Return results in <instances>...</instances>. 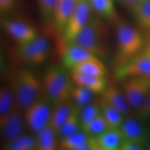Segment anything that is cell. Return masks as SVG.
<instances>
[{
	"label": "cell",
	"instance_id": "cell-26",
	"mask_svg": "<svg viewBox=\"0 0 150 150\" xmlns=\"http://www.w3.org/2000/svg\"><path fill=\"white\" fill-rule=\"evenodd\" d=\"M110 129L102 114L81 125V129L91 138H97Z\"/></svg>",
	"mask_w": 150,
	"mask_h": 150
},
{
	"label": "cell",
	"instance_id": "cell-29",
	"mask_svg": "<svg viewBox=\"0 0 150 150\" xmlns=\"http://www.w3.org/2000/svg\"><path fill=\"white\" fill-rule=\"evenodd\" d=\"M16 106V97L11 87H1L0 89V117L8 114Z\"/></svg>",
	"mask_w": 150,
	"mask_h": 150
},
{
	"label": "cell",
	"instance_id": "cell-35",
	"mask_svg": "<svg viewBox=\"0 0 150 150\" xmlns=\"http://www.w3.org/2000/svg\"><path fill=\"white\" fill-rule=\"evenodd\" d=\"M141 1H142V0H122V2L125 3L127 6L132 8L133 7H134L135 6L140 3Z\"/></svg>",
	"mask_w": 150,
	"mask_h": 150
},
{
	"label": "cell",
	"instance_id": "cell-9",
	"mask_svg": "<svg viewBox=\"0 0 150 150\" xmlns=\"http://www.w3.org/2000/svg\"><path fill=\"white\" fill-rule=\"evenodd\" d=\"M120 80L134 76L150 77V47L145 46L141 52L115 70Z\"/></svg>",
	"mask_w": 150,
	"mask_h": 150
},
{
	"label": "cell",
	"instance_id": "cell-2",
	"mask_svg": "<svg viewBox=\"0 0 150 150\" xmlns=\"http://www.w3.org/2000/svg\"><path fill=\"white\" fill-rule=\"evenodd\" d=\"M117 53L115 61V70L122 66L145 47V40L140 31L125 22H116Z\"/></svg>",
	"mask_w": 150,
	"mask_h": 150
},
{
	"label": "cell",
	"instance_id": "cell-36",
	"mask_svg": "<svg viewBox=\"0 0 150 150\" xmlns=\"http://www.w3.org/2000/svg\"><path fill=\"white\" fill-rule=\"evenodd\" d=\"M145 147H146V149H149V150H150V140H149V141L147 142V143L146 144Z\"/></svg>",
	"mask_w": 150,
	"mask_h": 150
},
{
	"label": "cell",
	"instance_id": "cell-8",
	"mask_svg": "<svg viewBox=\"0 0 150 150\" xmlns=\"http://www.w3.org/2000/svg\"><path fill=\"white\" fill-rule=\"evenodd\" d=\"M122 90L131 108L138 110L150 92V77L134 76L124 79Z\"/></svg>",
	"mask_w": 150,
	"mask_h": 150
},
{
	"label": "cell",
	"instance_id": "cell-38",
	"mask_svg": "<svg viewBox=\"0 0 150 150\" xmlns=\"http://www.w3.org/2000/svg\"><path fill=\"white\" fill-rule=\"evenodd\" d=\"M148 45H149V47H150V40H149V44H148Z\"/></svg>",
	"mask_w": 150,
	"mask_h": 150
},
{
	"label": "cell",
	"instance_id": "cell-23",
	"mask_svg": "<svg viewBox=\"0 0 150 150\" xmlns=\"http://www.w3.org/2000/svg\"><path fill=\"white\" fill-rule=\"evenodd\" d=\"M4 149L8 150L38 149L36 137L24 133L15 139L4 144Z\"/></svg>",
	"mask_w": 150,
	"mask_h": 150
},
{
	"label": "cell",
	"instance_id": "cell-15",
	"mask_svg": "<svg viewBox=\"0 0 150 150\" xmlns=\"http://www.w3.org/2000/svg\"><path fill=\"white\" fill-rule=\"evenodd\" d=\"M78 1L79 0H58L53 25L56 31L61 35Z\"/></svg>",
	"mask_w": 150,
	"mask_h": 150
},
{
	"label": "cell",
	"instance_id": "cell-14",
	"mask_svg": "<svg viewBox=\"0 0 150 150\" xmlns=\"http://www.w3.org/2000/svg\"><path fill=\"white\" fill-rule=\"evenodd\" d=\"M100 97L122 113L125 117L129 115L131 106L122 90L115 86H106L100 93Z\"/></svg>",
	"mask_w": 150,
	"mask_h": 150
},
{
	"label": "cell",
	"instance_id": "cell-32",
	"mask_svg": "<svg viewBox=\"0 0 150 150\" xmlns=\"http://www.w3.org/2000/svg\"><path fill=\"white\" fill-rule=\"evenodd\" d=\"M137 117L142 120H150V92L142 106L136 110Z\"/></svg>",
	"mask_w": 150,
	"mask_h": 150
},
{
	"label": "cell",
	"instance_id": "cell-22",
	"mask_svg": "<svg viewBox=\"0 0 150 150\" xmlns=\"http://www.w3.org/2000/svg\"><path fill=\"white\" fill-rule=\"evenodd\" d=\"M101 108V114L108 123L110 129H120L125 116L121 112L99 97L97 100Z\"/></svg>",
	"mask_w": 150,
	"mask_h": 150
},
{
	"label": "cell",
	"instance_id": "cell-28",
	"mask_svg": "<svg viewBox=\"0 0 150 150\" xmlns=\"http://www.w3.org/2000/svg\"><path fill=\"white\" fill-rule=\"evenodd\" d=\"M90 138L91 137L81 129L74 134L60 139L59 140V149L62 150H77L78 147Z\"/></svg>",
	"mask_w": 150,
	"mask_h": 150
},
{
	"label": "cell",
	"instance_id": "cell-33",
	"mask_svg": "<svg viewBox=\"0 0 150 150\" xmlns=\"http://www.w3.org/2000/svg\"><path fill=\"white\" fill-rule=\"evenodd\" d=\"M18 0H0V13L1 15L8 13L13 10Z\"/></svg>",
	"mask_w": 150,
	"mask_h": 150
},
{
	"label": "cell",
	"instance_id": "cell-24",
	"mask_svg": "<svg viewBox=\"0 0 150 150\" xmlns=\"http://www.w3.org/2000/svg\"><path fill=\"white\" fill-rule=\"evenodd\" d=\"M81 130V122L79 117V107L76 106L68 119L59 129L58 136L60 140L74 134Z\"/></svg>",
	"mask_w": 150,
	"mask_h": 150
},
{
	"label": "cell",
	"instance_id": "cell-6",
	"mask_svg": "<svg viewBox=\"0 0 150 150\" xmlns=\"http://www.w3.org/2000/svg\"><path fill=\"white\" fill-rule=\"evenodd\" d=\"M50 43L47 38L38 36L30 42L18 45L17 53L19 59L32 66L42 65L47 60Z\"/></svg>",
	"mask_w": 150,
	"mask_h": 150
},
{
	"label": "cell",
	"instance_id": "cell-31",
	"mask_svg": "<svg viewBox=\"0 0 150 150\" xmlns=\"http://www.w3.org/2000/svg\"><path fill=\"white\" fill-rule=\"evenodd\" d=\"M100 114L101 108L97 101H93L83 107L79 108V117L81 125L96 117Z\"/></svg>",
	"mask_w": 150,
	"mask_h": 150
},
{
	"label": "cell",
	"instance_id": "cell-12",
	"mask_svg": "<svg viewBox=\"0 0 150 150\" xmlns=\"http://www.w3.org/2000/svg\"><path fill=\"white\" fill-rule=\"evenodd\" d=\"M1 27L18 45L30 42L38 36L34 28L21 21L4 19L1 20Z\"/></svg>",
	"mask_w": 150,
	"mask_h": 150
},
{
	"label": "cell",
	"instance_id": "cell-4",
	"mask_svg": "<svg viewBox=\"0 0 150 150\" xmlns=\"http://www.w3.org/2000/svg\"><path fill=\"white\" fill-rule=\"evenodd\" d=\"M67 70L63 65H52L43 76V94L52 104L71 98L74 83Z\"/></svg>",
	"mask_w": 150,
	"mask_h": 150
},
{
	"label": "cell",
	"instance_id": "cell-11",
	"mask_svg": "<svg viewBox=\"0 0 150 150\" xmlns=\"http://www.w3.org/2000/svg\"><path fill=\"white\" fill-rule=\"evenodd\" d=\"M142 122L138 117H125L119 129L123 139L138 142L145 147L150 140V127Z\"/></svg>",
	"mask_w": 150,
	"mask_h": 150
},
{
	"label": "cell",
	"instance_id": "cell-34",
	"mask_svg": "<svg viewBox=\"0 0 150 150\" xmlns=\"http://www.w3.org/2000/svg\"><path fill=\"white\" fill-rule=\"evenodd\" d=\"M145 146L138 142L123 139L120 146V150H141L145 149Z\"/></svg>",
	"mask_w": 150,
	"mask_h": 150
},
{
	"label": "cell",
	"instance_id": "cell-20",
	"mask_svg": "<svg viewBox=\"0 0 150 150\" xmlns=\"http://www.w3.org/2000/svg\"><path fill=\"white\" fill-rule=\"evenodd\" d=\"M92 11L103 19L115 22L118 20L114 0H88Z\"/></svg>",
	"mask_w": 150,
	"mask_h": 150
},
{
	"label": "cell",
	"instance_id": "cell-27",
	"mask_svg": "<svg viewBox=\"0 0 150 150\" xmlns=\"http://www.w3.org/2000/svg\"><path fill=\"white\" fill-rule=\"evenodd\" d=\"M41 20L45 26L53 24L58 0H36Z\"/></svg>",
	"mask_w": 150,
	"mask_h": 150
},
{
	"label": "cell",
	"instance_id": "cell-16",
	"mask_svg": "<svg viewBox=\"0 0 150 150\" xmlns=\"http://www.w3.org/2000/svg\"><path fill=\"white\" fill-rule=\"evenodd\" d=\"M75 106L76 105L71 98L52 104L50 124L57 132L72 114Z\"/></svg>",
	"mask_w": 150,
	"mask_h": 150
},
{
	"label": "cell",
	"instance_id": "cell-30",
	"mask_svg": "<svg viewBox=\"0 0 150 150\" xmlns=\"http://www.w3.org/2000/svg\"><path fill=\"white\" fill-rule=\"evenodd\" d=\"M95 94L89 89L74 84L71 92V99L76 106L81 108L94 101Z\"/></svg>",
	"mask_w": 150,
	"mask_h": 150
},
{
	"label": "cell",
	"instance_id": "cell-37",
	"mask_svg": "<svg viewBox=\"0 0 150 150\" xmlns=\"http://www.w3.org/2000/svg\"><path fill=\"white\" fill-rule=\"evenodd\" d=\"M116 1H120V2H122V0H116Z\"/></svg>",
	"mask_w": 150,
	"mask_h": 150
},
{
	"label": "cell",
	"instance_id": "cell-1",
	"mask_svg": "<svg viewBox=\"0 0 150 150\" xmlns=\"http://www.w3.org/2000/svg\"><path fill=\"white\" fill-rule=\"evenodd\" d=\"M108 29L100 17H92L73 42L86 49L94 56L102 60L106 57L108 47L106 39Z\"/></svg>",
	"mask_w": 150,
	"mask_h": 150
},
{
	"label": "cell",
	"instance_id": "cell-25",
	"mask_svg": "<svg viewBox=\"0 0 150 150\" xmlns=\"http://www.w3.org/2000/svg\"><path fill=\"white\" fill-rule=\"evenodd\" d=\"M131 10L140 27L150 31V0H142Z\"/></svg>",
	"mask_w": 150,
	"mask_h": 150
},
{
	"label": "cell",
	"instance_id": "cell-5",
	"mask_svg": "<svg viewBox=\"0 0 150 150\" xmlns=\"http://www.w3.org/2000/svg\"><path fill=\"white\" fill-rule=\"evenodd\" d=\"M43 94L38 99L24 110L27 128L33 134H36L50 123L52 106Z\"/></svg>",
	"mask_w": 150,
	"mask_h": 150
},
{
	"label": "cell",
	"instance_id": "cell-7",
	"mask_svg": "<svg viewBox=\"0 0 150 150\" xmlns=\"http://www.w3.org/2000/svg\"><path fill=\"white\" fill-rule=\"evenodd\" d=\"M91 11L88 0H79L62 34L65 43L73 42L85 27L91 18Z\"/></svg>",
	"mask_w": 150,
	"mask_h": 150
},
{
	"label": "cell",
	"instance_id": "cell-13",
	"mask_svg": "<svg viewBox=\"0 0 150 150\" xmlns=\"http://www.w3.org/2000/svg\"><path fill=\"white\" fill-rule=\"evenodd\" d=\"M93 57L95 56L76 43L67 42L62 52V65L71 70L79 63Z\"/></svg>",
	"mask_w": 150,
	"mask_h": 150
},
{
	"label": "cell",
	"instance_id": "cell-19",
	"mask_svg": "<svg viewBox=\"0 0 150 150\" xmlns=\"http://www.w3.org/2000/svg\"><path fill=\"white\" fill-rule=\"evenodd\" d=\"M35 136L37 140L38 149L55 150L59 149V138L58 132L50 123Z\"/></svg>",
	"mask_w": 150,
	"mask_h": 150
},
{
	"label": "cell",
	"instance_id": "cell-18",
	"mask_svg": "<svg viewBox=\"0 0 150 150\" xmlns=\"http://www.w3.org/2000/svg\"><path fill=\"white\" fill-rule=\"evenodd\" d=\"M122 140L119 129H109L94 138L96 150H120Z\"/></svg>",
	"mask_w": 150,
	"mask_h": 150
},
{
	"label": "cell",
	"instance_id": "cell-17",
	"mask_svg": "<svg viewBox=\"0 0 150 150\" xmlns=\"http://www.w3.org/2000/svg\"><path fill=\"white\" fill-rule=\"evenodd\" d=\"M71 77L74 85H77L89 89L94 93L100 94L106 87V81L104 77L92 76L81 73L70 71Z\"/></svg>",
	"mask_w": 150,
	"mask_h": 150
},
{
	"label": "cell",
	"instance_id": "cell-10",
	"mask_svg": "<svg viewBox=\"0 0 150 150\" xmlns=\"http://www.w3.org/2000/svg\"><path fill=\"white\" fill-rule=\"evenodd\" d=\"M26 127L24 110L17 106L8 114L0 117V132L4 144L23 134Z\"/></svg>",
	"mask_w": 150,
	"mask_h": 150
},
{
	"label": "cell",
	"instance_id": "cell-21",
	"mask_svg": "<svg viewBox=\"0 0 150 150\" xmlns=\"http://www.w3.org/2000/svg\"><path fill=\"white\" fill-rule=\"evenodd\" d=\"M70 71L104 77L106 73V68L102 60L97 57H93L79 63Z\"/></svg>",
	"mask_w": 150,
	"mask_h": 150
},
{
	"label": "cell",
	"instance_id": "cell-3",
	"mask_svg": "<svg viewBox=\"0 0 150 150\" xmlns=\"http://www.w3.org/2000/svg\"><path fill=\"white\" fill-rule=\"evenodd\" d=\"M11 88L16 97V106L22 110L42 96V79L29 68H23L15 74Z\"/></svg>",
	"mask_w": 150,
	"mask_h": 150
}]
</instances>
